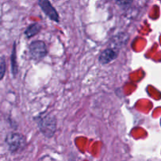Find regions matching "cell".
I'll use <instances>...</instances> for the list:
<instances>
[{
  "label": "cell",
  "mask_w": 161,
  "mask_h": 161,
  "mask_svg": "<svg viewBox=\"0 0 161 161\" xmlns=\"http://www.w3.org/2000/svg\"><path fill=\"white\" fill-rule=\"evenodd\" d=\"M6 144L9 146L11 153H16L20 149H23L25 145V138L23 135L17 133H10L6 138Z\"/></svg>",
  "instance_id": "cell-3"
},
{
  "label": "cell",
  "mask_w": 161,
  "mask_h": 161,
  "mask_svg": "<svg viewBox=\"0 0 161 161\" xmlns=\"http://www.w3.org/2000/svg\"><path fill=\"white\" fill-rule=\"evenodd\" d=\"M12 69H13V73L15 75L17 72V64H16V55H15V47H14L13 50V54H12Z\"/></svg>",
  "instance_id": "cell-8"
},
{
  "label": "cell",
  "mask_w": 161,
  "mask_h": 161,
  "mask_svg": "<svg viewBox=\"0 0 161 161\" xmlns=\"http://www.w3.org/2000/svg\"><path fill=\"white\" fill-rule=\"evenodd\" d=\"M41 30V25H39L38 23H34L32 25H30L27 28L26 31H25V34L26 35L28 38L33 37L34 36H36V34L40 31Z\"/></svg>",
  "instance_id": "cell-6"
},
{
  "label": "cell",
  "mask_w": 161,
  "mask_h": 161,
  "mask_svg": "<svg viewBox=\"0 0 161 161\" xmlns=\"http://www.w3.org/2000/svg\"><path fill=\"white\" fill-rule=\"evenodd\" d=\"M133 0H116L118 5L123 6V7H127V6H130Z\"/></svg>",
  "instance_id": "cell-9"
},
{
  "label": "cell",
  "mask_w": 161,
  "mask_h": 161,
  "mask_svg": "<svg viewBox=\"0 0 161 161\" xmlns=\"http://www.w3.org/2000/svg\"><path fill=\"white\" fill-rule=\"evenodd\" d=\"M56 118L50 115L42 116L39 121V127L46 137L53 136L56 131Z\"/></svg>",
  "instance_id": "cell-1"
},
{
  "label": "cell",
  "mask_w": 161,
  "mask_h": 161,
  "mask_svg": "<svg viewBox=\"0 0 161 161\" xmlns=\"http://www.w3.org/2000/svg\"><path fill=\"white\" fill-rule=\"evenodd\" d=\"M6 69V63L5 57L0 58V80L4 77Z\"/></svg>",
  "instance_id": "cell-7"
},
{
  "label": "cell",
  "mask_w": 161,
  "mask_h": 161,
  "mask_svg": "<svg viewBox=\"0 0 161 161\" xmlns=\"http://www.w3.org/2000/svg\"><path fill=\"white\" fill-rule=\"evenodd\" d=\"M117 58V53L113 49H106L99 56V62L102 64H106L113 61Z\"/></svg>",
  "instance_id": "cell-5"
},
{
  "label": "cell",
  "mask_w": 161,
  "mask_h": 161,
  "mask_svg": "<svg viewBox=\"0 0 161 161\" xmlns=\"http://www.w3.org/2000/svg\"><path fill=\"white\" fill-rule=\"evenodd\" d=\"M30 56L35 61H39L43 59L47 53V46L43 41L37 40L31 42L29 46Z\"/></svg>",
  "instance_id": "cell-2"
},
{
  "label": "cell",
  "mask_w": 161,
  "mask_h": 161,
  "mask_svg": "<svg viewBox=\"0 0 161 161\" xmlns=\"http://www.w3.org/2000/svg\"><path fill=\"white\" fill-rule=\"evenodd\" d=\"M39 6L50 20L59 22V15L49 0H39Z\"/></svg>",
  "instance_id": "cell-4"
}]
</instances>
